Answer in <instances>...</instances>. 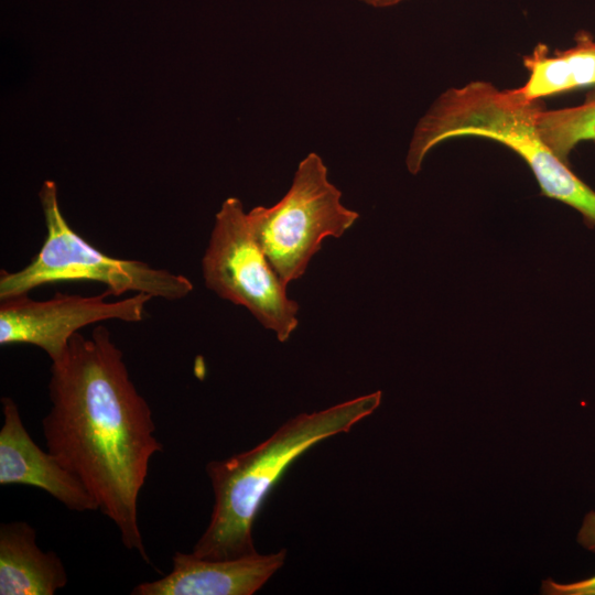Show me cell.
<instances>
[{"label": "cell", "instance_id": "obj_10", "mask_svg": "<svg viewBox=\"0 0 595 595\" xmlns=\"http://www.w3.org/2000/svg\"><path fill=\"white\" fill-rule=\"evenodd\" d=\"M68 582L61 558L36 544L25 521L0 526V595H53Z\"/></svg>", "mask_w": 595, "mask_h": 595}, {"label": "cell", "instance_id": "obj_6", "mask_svg": "<svg viewBox=\"0 0 595 595\" xmlns=\"http://www.w3.org/2000/svg\"><path fill=\"white\" fill-rule=\"evenodd\" d=\"M202 270L208 290L246 307L280 342L298 327L299 305L256 241L237 197L226 198L215 216Z\"/></svg>", "mask_w": 595, "mask_h": 595}, {"label": "cell", "instance_id": "obj_8", "mask_svg": "<svg viewBox=\"0 0 595 595\" xmlns=\"http://www.w3.org/2000/svg\"><path fill=\"white\" fill-rule=\"evenodd\" d=\"M1 403L0 485L36 487L72 511H97V501L85 484L48 450H42L33 441L15 401L2 397Z\"/></svg>", "mask_w": 595, "mask_h": 595}, {"label": "cell", "instance_id": "obj_13", "mask_svg": "<svg viewBox=\"0 0 595 595\" xmlns=\"http://www.w3.org/2000/svg\"><path fill=\"white\" fill-rule=\"evenodd\" d=\"M541 591L549 595H595V575L572 583L547 580L542 582Z\"/></svg>", "mask_w": 595, "mask_h": 595}, {"label": "cell", "instance_id": "obj_2", "mask_svg": "<svg viewBox=\"0 0 595 595\" xmlns=\"http://www.w3.org/2000/svg\"><path fill=\"white\" fill-rule=\"evenodd\" d=\"M541 101H527L516 89L500 90L484 80L443 91L416 123L405 164L416 174L426 154L445 140L478 137L515 151L531 169L541 194L577 210L595 228V191L560 160L542 140Z\"/></svg>", "mask_w": 595, "mask_h": 595}, {"label": "cell", "instance_id": "obj_11", "mask_svg": "<svg viewBox=\"0 0 595 595\" xmlns=\"http://www.w3.org/2000/svg\"><path fill=\"white\" fill-rule=\"evenodd\" d=\"M575 44L550 55L548 45L539 43L522 58L529 76L516 91L527 101L595 87V36L584 30L574 37Z\"/></svg>", "mask_w": 595, "mask_h": 595}, {"label": "cell", "instance_id": "obj_5", "mask_svg": "<svg viewBox=\"0 0 595 595\" xmlns=\"http://www.w3.org/2000/svg\"><path fill=\"white\" fill-rule=\"evenodd\" d=\"M340 198L322 158L312 152L299 163L290 190L277 204L247 213L256 241L285 284L305 272L326 237L339 238L358 219Z\"/></svg>", "mask_w": 595, "mask_h": 595}, {"label": "cell", "instance_id": "obj_7", "mask_svg": "<svg viewBox=\"0 0 595 595\" xmlns=\"http://www.w3.org/2000/svg\"><path fill=\"white\" fill-rule=\"evenodd\" d=\"M109 296L111 293L105 290L89 296L56 292L41 301L29 294L1 300L0 345H33L53 363L65 354L72 336L83 327L108 320L141 322L153 299L144 293L113 301Z\"/></svg>", "mask_w": 595, "mask_h": 595}, {"label": "cell", "instance_id": "obj_9", "mask_svg": "<svg viewBox=\"0 0 595 595\" xmlns=\"http://www.w3.org/2000/svg\"><path fill=\"white\" fill-rule=\"evenodd\" d=\"M286 550L208 560L175 552L165 576L138 584L132 595H252L283 565Z\"/></svg>", "mask_w": 595, "mask_h": 595}, {"label": "cell", "instance_id": "obj_3", "mask_svg": "<svg viewBox=\"0 0 595 595\" xmlns=\"http://www.w3.org/2000/svg\"><path fill=\"white\" fill-rule=\"evenodd\" d=\"M381 402V391L361 396L282 424L256 447L206 465L214 490L210 521L193 548L208 560L256 553L252 528L266 497L289 465L313 445L348 432Z\"/></svg>", "mask_w": 595, "mask_h": 595}, {"label": "cell", "instance_id": "obj_1", "mask_svg": "<svg viewBox=\"0 0 595 595\" xmlns=\"http://www.w3.org/2000/svg\"><path fill=\"white\" fill-rule=\"evenodd\" d=\"M46 448L87 487L126 549L150 563L138 502L152 456L163 451L147 400L105 325L79 332L51 365Z\"/></svg>", "mask_w": 595, "mask_h": 595}, {"label": "cell", "instance_id": "obj_12", "mask_svg": "<svg viewBox=\"0 0 595 595\" xmlns=\"http://www.w3.org/2000/svg\"><path fill=\"white\" fill-rule=\"evenodd\" d=\"M538 130L554 154L569 164V155L580 142H595V87L577 106L543 109L538 118Z\"/></svg>", "mask_w": 595, "mask_h": 595}, {"label": "cell", "instance_id": "obj_4", "mask_svg": "<svg viewBox=\"0 0 595 595\" xmlns=\"http://www.w3.org/2000/svg\"><path fill=\"white\" fill-rule=\"evenodd\" d=\"M39 197L46 227L44 241L25 267L13 272L1 270L0 301L45 284L77 281L102 283L112 296L134 292L175 301L193 291L192 281L183 274L111 257L85 240L63 216L55 182L46 180Z\"/></svg>", "mask_w": 595, "mask_h": 595}, {"label": "cell", "instance_id": "obj_15", "mask_svg": "<svg viewBox=\"0 0 595 595\" xmlns=\"http://www.w3.org/2000/svg\"><path fill=\"white\" fill-rule=\"evenodd\" d=\"M359 1L375 8H387V7L396 6L405 0H359Z\"/></svg>", "mask_w": 595, "mask_h": 595}, {"label": "cell", "instance_id": "obj_14", "mask_svg": "<svg viewBox=\"0 0 595 595\" xmlns=\"http://www.w3.org/2000/svg\"><path fill=\"white\" fill-rule=\"evenodd\" d=\"M577 542L584 549L595 553V511L591 510L583 519L577 533Z\"/></svg>", "mask_w": 595, "mask_h": 595}]
</instances>
